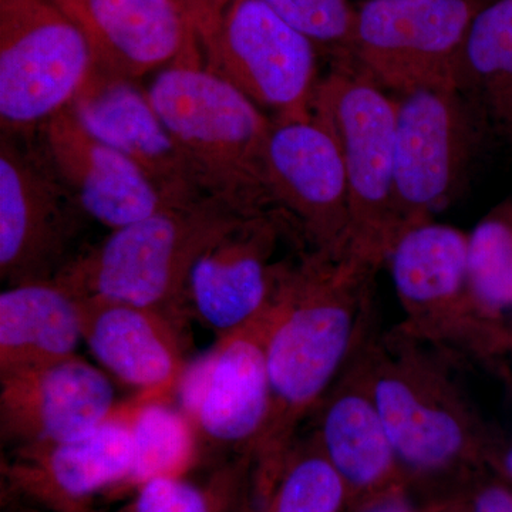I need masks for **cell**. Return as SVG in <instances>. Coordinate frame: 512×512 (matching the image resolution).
<instances>
[{"mask_svg":"<svg viewBox=\"0 0 512 512\" xmlns=\"http://www.w3.org/2000/svg\"><path fill=\"white\" fill-rule=\"evenodd\" d=\"M375 274L348 255L308 251L298 261L279 262L266 335L271 404L249 454L265 500L284 473L303 421L313 416L369 333Z\"/></svg>","mask_w":512,"mask_h":512,"instance_id":"obj_1","label":"cell"},{"mask_svg":"<svg viewBox=\"0 0 512 512\" xmlns=\"http://www.w3.org/2000/svg\"><path fill=\"white\" fill-rule=\"evenodd\" d=\"M370 389L410 481L494 461L490 433L458 377L453 356L397 326L362 340Z\"/></svg>","mask_w":512,"mask_h":512,"instance_id":"obj_2","label":"cell"},{"mask_svg":"<svg viewBox=\"0 0 512 512\" xmlns=\"http://www.w3.org/2000/svg\"><path fill=\"white\" fill-rule=\"evenodd\" d=\"M147 93L202 194L245 217L278 212L266 170L274 120L265 111L202 63L165 67Z\"/></svg>","mask_w":512,"mask_h":512,"instance_id":"obj_3","label":"cell"},{"mask_svg":"<svg viewBox=\"0 0 512 512\" xmlns=\"http://www.w3.org/2000/svg\"><path fill=\"white\" fill-rule=\"evenodd\" d=\"M244 218L208 195L171 205L113 229L99 244L70 259L55 281L80 298L130 303L185 325L192 268Z\"/></svg>","mask_w":512,"mask_h":512,"instance_id":"obj_4","label":"cell"},{"mask_svg":"<svg viewBox=\"0 0 512 512\" xmlns=\"http://www.w3.org/2000/svg\"><path fill=\"white\" fill-rule=\"evenodd\" d=\"M396 99L356 63H332L319 80L312 113L338 141L350 201L348 256L373 269L387 264L404 234L394 197Z\"/></svg>","mask_w":512,"mask_h":512,"instance_id":"obj_5","label":"cell"},{"mask_svg":"<svg viewBox=\"0 0 512 512\" xmlns=\"http://www.w3.org/2000/svg\"><path fill=\"white\" fill-rule=\"evenodd\" d=\"M387 265L402 305L397 328L458 362L487 363L512 350L510 326L485 311L468 278V234L430 221L407 229Z\"/></svg>","mask_w":512,"mask_h":512,"instance_id":"obj_6","label":"cell"},{"mask_svg":"<svg viewBox=\"0 0 512 512\" xmlns=\"http://www.w3.org/2000/svg\"><path fill=\"white\" fill-rule=\"evenodd\" d=\"M89 42L55 0H0V127L36 137L92 74Z\"/></svg>","mask_w":512,"mask_h":512,"instance_id":"obj_7","label":"cell"},{"mask_svg":"<svg viewBox=\"0 0 512 512\" xmlns=\"http://www.w3.org/2000/svg\"><path fill=\"white\" fill-rule=\"evenodd\" d=\"M485 5L483 0H365L356 8L346 60L397 96L458 90L468 30Z\"/></svg>","mask_w":512,"mask_h":512,"instance_id":"obj_8","label":"cell"},{"mask_svg":"<svg viewBox=\"0 0 512 512\" xmlns=\"http://www.w3.org/2000/svg\"><path fill=\"white\" fill-rule=\"evenodd\" d=\"M396 103L394 197L407 231L454 201L493 134L457 89L417 90Z\"/></svg>","mask_w":512,"mask_h":512,"instance_id":"obj_9","label":"cell"},{"mask_svg":"<svg viewBox=\"0 0 512 512\" xmlns=\"http://www.w3.org/2000/svg\"><path fill=\"white\" fill-rule=\"evenodd\" d=\"M202 64L272 120L312 117L319 84L318 47L264 0H238L198 42Z\"/></svg>","mask_w":512,"mask_h":512,"instance_id":"obj_10","label":"cell"},{"mask_svg":"<svg viewBox=\"0 0 512 512\" xmlns=\"http://www.w3.org/2000/svg\"><path fill=\"white\" fill-rule=\"evenodd\" d=\"M86 217L36 137L0 136V279L53 281Z\"/></svg>","mask_w":512,"mask_h":512,"instance_id":"obj_11","label":"cell"},{"mask_svg":"<svg viewBox=\"0 0 512 512\" xmlns=\"http://www.w3.org/2000/svg\"><path fill=\"white\" fill-rule=\"evenodd\" d=\"M266 170L276 211L308 251L348 255V178L328 124L315 114L308 120L274 121Z\"/></svg>","mask_w":512,"mask_h":512,"instance_id":"obj_12","label":"cell"},{"mask_svg":"<svg viewBox=\"0 0 512 512\" xmlns=\"http://www.w3.org/2000/svg\"><path fill=\"white\" fill-rule=\"evenodd\" d=\"M268 326L269 303L261 315L220 336L214 348L188 363L175 392L198 436L251 454L271 404Z\"/></svg>","mask_w":512,"mask_h":512,"instance_id":"obj_13","label":"cell"},{"mask_svg":"<svg viewBox=\"0 0 512 512\" xmlns=\"http://www.w3.org/2000/svg\"><path fill=\"white\" fill-rule=\"evenodd\" d=\"M119 407L111 377L77 355L0 375V433L20 448L82 439Z\"/></svg>","mask_w":512,"mask_h":512,"instance_id":"obj_14","label":"cell"},{"mask_svg":"<svg viewBox=\"0 0 512 512\" xmlns=\"http://www.w3.org/2000/svg\"><path fill=\"white\" fill-rule=\"evenodd\" d=\"M292 231L278 212L238 222L207 248L188 281V311L218 338L261 315L274 293L276 248Z\"/></svg>","mask_w":512,"mask_h":512,"instance_id":"obj_15","label":"cell"},{"mask_svg":"<svg viewBox=\"0 0 512 512\" xmlns=\"http://www.w3.org/2000/svg\"><path fill=\"white\" fill-rule=\"evenodd\" d=\"M82 30L93 73L137 82L173 63H202L197 35L175 0H55Z\"/></svg>","mask_w":512,"mask_h":512,"instance_id":"obj_16","label":"cell"},{"mask_svg":"<svg viewBox=\"0 0 512 512\" xmlns=\"http://www.w3.org/2000/svg\"><path fill=\"white\" fill-rule=\"evenodd\" d=\"M360 345L315 410L311 434L348 488L352 512L410 484L377 409Z\"/></svg>","mask_w":512,"mask_h":512,"instance_id":"obj_17","label":"cell"},{"mask_svg":"<svg viewBox=\"0 0 512 512\" xmlns=\"http://www.w3.org/2000/svg\"><path fill=\"white\" fill-rule=\"evenodd\" d=\"M36 140L86 218L110 231L173 205L133 161L94 137L70 106L46 121Z\"/></svg>","mask_w":512,"mask_h":512,"instance_id":"obj_18","label":"cell"},{"mask_svg":"<svg viewBox=\"0 0 512 512\" xmlns=\"http://www.w3.org/2000/svg\"><path fill=\"white\" fill-rule=\"evenodd\" d=\"M70 109L94 137L133 161L170 204L205 197L147 90L133 80L92 72Z\"/></svg>","mask_w":512,"mask_h":512,"instance_id":"obj_19","label":"cell"},{"mask_svg":"<svg viewBox=\"0 0 512 512\" xmlns=\"http://www.w3.org/2000/svg\"><path fill=\"white\" fill-rule=\"evenodd\" d=\"M77 298L83 342L107 375L143 399H164L177 390L190 363L183 323L130 303Z\"/></svg>","mask_w":512,"mask_h":512,"instance_id":"obj_20","label":"cell"},{"mask_svg":"<svg viewBox=\"0 0 512 512\" xmlns=\"http://www.w3.org/2000/svg\"><path fill=\"white\" fill-rule=\"evenodd\" d=\"M20 477L37 491L59 500L77 501L128 480L134 441L128 404L79 440L20 448Z\"/></svg>","mask_w":512,"mask_h":512,"instance_id":"obj_21","label":"cell"},{"mask_svg":"<svg viewBox=\"0 0 512 512\" xmlns=\"http://www.w3.org/2000/svg\"><path fill=\"white\" fill-rule=\"evenodd\" d=\"M80 342L79 298L55 279L0 293V375L76 355Z\"/></svg>","mask_w":512,"mask_h":512,"instance_id":"obj_22","label":"cell"},{"mask_svg":"<svg viewBox=\"0 0 512 512\" xmlns=\"http://www.w3.org/2000/svg\"><path fill=\"white\" fill-rule=\"evenodd\" d=\"M458 90L480 110L494 137L512 143V0H494L477 13Z\"/></svg>","mask_w":512,"mask_h":512,"instance_id":"obj_23","label":"cell"},{"mask_svg":"<svg viewBox=\"0 0 512 512\" xmlns=\"http://www.w3.org/2000/svg\"><path fill=\"white\" fill-rule=\"evenodd\" d=\"M134 441V464L128 480L143 485L158 477H177L190 464L197 431L183 410L164 399L128 404Z\"/></svg>","mask_w":512,"mask_h":512,"instance_id":"obj_24","label":"cell"},{"mask_svg":"<svg viewBox=\"0 0 512 512\" xmlns=\"http://www.w3.org/2000/svg\"><path fill=\"white\" fill-rule=\"evenodd\" d=\"M262 512H352L348 488L312 436L293 448Z\"/></svg>","mask_w":512,"mask_h":512,"instance_id":"obj_25","label":"cell"},{"mask_svg":"<svg viewBox=\"0 0 512 512\" xmlns=\"http://www.w3.org/2000/svg\"><path fill=\"white\" fill-rule=\"evenodd\" d=\"M468 278L485 311H512V201L490 212L468 234Z\"/></svg>","mask_w":512,"mask_h":512,"instance_id":"obj_26","label":"cell"},{"mask_svg":"<svg viewBox=\"0 0 512 512\" xmlns=\"http://www.w3.org/2000/svg\"><path fill=\"white\" fill-rule=\"evenodd\" d=\"M318 47L330 63L348 59L356 8L350 0H264Z\"/></svg>","mask_w":512,"mask_h":512,"instance_id":"obj_27","label":"cell"},{"mask_svg":"<svg viewBox=\"0 0 512 512\" xmlns=\"http://www.w3.org/2000/svg\"><path fill=\"white\" fill-rule=\"evenodd\" d=\"M207 503L200 490L177 477H158L141 487L136 512H194Z\"/></svg>","mask_w":512,"mask_h":512,"instance_id":"obj_28","label":"cell"},{"mask_svg":"<svg viewBox=\"0 0 512 512\" xmlns=\"http://www.w3.org/2000/svg\"><path fill=\"white\" fill-rule=\"evenodd\" d=\"M194 29L197 39L210 35L235 0H175Z\"/></svg>","mask_w":512,"mask_h":512,"instance_id":"obj_29","label":"cell"},{"mask_svg":"<svg viewBox=\"0 0 512 512\" xmlns=\"http://www.w3.org/2000/svg\"><path fill=\"white\" fill-rule=\"evenodd\" d=\"M466 497L470 512H512V493L503 485H480Z\"/></svg>","mask_w":512,"mask_h":512,"instance_id":"obj_30","label":"cell"},{"mask_svg":"<svg viewBox=\"0 0 512 512\" xmlns=\"http://www.w3.org/2000/svg\"><path fill=\"white\" fill-rule=\"evenodd\" d=\"M357 512H420V508L410 498L409 487H404L376 498Z\"/></svg>","mask_w":512,"mask_h":512,"instance_id":"obj_31","label":"cell"},{"mask_svg":"<svg viewBox=\"0 0 512 512\" xmlns=\"http://www.w3.org/2000/svg\"><path fill=\"white\" fill-rule=\"evenodd\" d=\"M420 512H470V508H468L466 494H456L424 505L420 508Z\"/></svg>","mask_w":512,"mask_h":512,"instance_id":"obj_32","label":"cell"},{"mask_svg":"<svg viewBox=\"0 0 512 512\" xmlns=\"http://www.w3.org/2000/svg\"><path fill=\"white\" fill-rule=\"evenodd\" d=\"M494 463H497V466L503 471L504 476L510 478L512 481V443L505 448L503 453L495 456Z\"/></svg>","mask_w":512,"mask_h":512,"instance_id":"obj_33","label":"cell"},{"mask_svg":"<svg viewBox=\"0 0 512 512\" xmlns=\"http://www.w3.org/2000/svg\"><path fill=\"white\" fill-rule=\"evenodd\" d=\"M194 512H211L210 507H208V504H205L204 507L198 508L197 511Z\"/></svg>","mask_w":512,"mask_h":512,"instance_id":"obj_34","label":"cell"},{"mask_svg":"<svg viewBox=\"0 0 512 512\" xmlns=\"http://www.w3.org/2000/svg\"><path fill=\"white\" fill-rule=\"evenodd\" d=\"M483 2L487 3L488 5V3L494 2V0H483Z\"/></svg>","mask_w":512,"mask_h":512,"instance_id":"obj_35","label":"cell"},{"mask_svg":"<svg viewBox=\"0 0 512 512\" xmlns=\"http://www.w3.org/2000/svg\"><path fill=\"white\" fill-rule=\"evenodd\" d=\"M510 329H511V335H512V326H510Z\"/></svg>","mask_w":512,"mask_h":512,"instance_id":"obj_36","label":"cell"},{"mask_svg":"<svg viewBox=\"0 0 512 512\" xmlns=\"http://www.w3.org/2000/svg\"><path fill=\"white\" fill-rule=\"evenodd\" d=\"M235 2H238V0H235Z\"/></svg>","mask_w":512,"mask_h":512,"instance_id":"obj_37","label":"cell"}]
</instances>
